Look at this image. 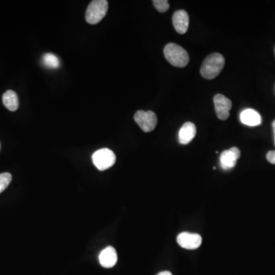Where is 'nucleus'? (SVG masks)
<instances>
[{
	"instance_id": "nucleus-1",
	"label": "nucleus",
	"mask_w": 275,
	"mask_h": 275,
	"mask_svg": "<svg viewBox=\"0 0 275 275\" xmlns=\"http://www.w3.org/2000/svg\"><path fill=\"white\" fill-rule=\"evenodd\" d=\"M225 58L219 53H212L205 58L201 67V75L206 80L219 76L225 65Z\"/></svg>"
},
{
	"instance_id": "nucleus-2",
	"label": "nucleus",
	"mask_w": 275,
	"mask_h": 275,
	"mask_svg": "<svg viewBox=\"0 0 275 275\" xmlns=\"http://www.w3.org/2000/svg\"><path fill=\"white\" fill-rule=\"evenodd\" d=\"M164 55L173 66L184 68L187 66L190 58L187 51L180 45L174 43H169L164 47Z\"/></svg>"
},
{
	"instance_id": "nucleus-3",
	"label": "nucleus",
	"mask_w": 275,
	"mask_h": 275,
	"mask_svg": "<svg viewBox=\"0 0 275 275\" xmlns=\"http://www.w3.org/2000/svg\"><path fill=\"white\" fill-rule=\"evenodd\" d=\"M109 8L106 0H94L90 2L86 12V20L90 25L101 22L106 16Z\"/></svg>"
},
{
	"instance_id": "nucleus-4",
	"label": "nucleus",
	"mask_w": 275,
	"mask_h": 275,
	"mask_svg": "<svg viewBox=\"0 0 275 275\" xmlns=\"http://www.w3.org/2000/svg\"><path fill=\"white\" fill-rule=\"evenodd\" d=\"M93 164L100 171H106L114 165L116 161V154L108 148L98 150L92 156Z\"/></svg>"
},
{
	"instance_id": "nucleus-5",
	"label": "nucleus",
	"mask_w": 275,
	"mask_h": 275,
	"mask_svg": "<svg viewBox=\"0 0 275 275\" xmlns=\"http://www.w3.org/2000/svg\"><path fill=\"white\" fill-rule=\"evenodd\" d=\"M134 120L145 133L153 131L158 123L157 115L152 111H137L135 113Z\"/></svg>"
},
{
	"instance_id": "nucleus-6",
	"label": "nucleus",
	"mask_w": 275,
	"mask_h": 275,
	"mask_svg": "<svg viewBox=\"0 0 275 275\" xmlns=\"http://www.w3.org/2000/svg\"><path fill=\"white\" fill-rule=\"evenodd\" d=\"M214 104L215 113L219 120H227L232 106V101L229 98L222 94H216L214 97Z\"/></svg>"
},
{
	"instance_id": "nucleus-7",
	"label": "nucleus",
	"mask_w": 275,
	"mask_h": 275,
	"mask_svg": "<svg viewBox=\"0 0 275 275\" xmlns=\"http://www.w3.org/2000/svg\"><path fill=\"white\" fill-rule=\"evenodd\" d=\"M177 242L181 247L186 249H196L201 246L202 238L198 233L182 232L177 237Z\"/></svg>"
},
{
	"instance_id": "nucleus-8",
	"label": "nucleus",
	"mask_w": 275,
	"mask_h": 275,
	"mask_svg": "<svg viewBox=\"0 0 275 275\" xmlns=\"http://www.w3.org/2000/svg\"><path fill=\"white\" fill-rule=\"evenodd\" d=\"M240 150L235 147L224 151L221 154L220 158H219L222 169L225 171L232 169L237 164V161L240 158Z\"/></svg>"
},
{
	"instance_id": "nucleus-9",
	"label": "nucleus",
	"mask_w": 275,
	"mask_h": 275,
	"mask_svg": "<svg viewBox=\"0 0 275 275\" xmlns=\"http://www.w3.org/2000/svg\"><path fill=\"white\" fill-rule=\"evenodd\" d=\"M173 25L177 32L185 34L189 27V16L188 12L184 10H178L173 15Z\"/></svg>"
},
{
	"instance_id": "nucleus-10",
	"label": "nucleus",
	"mask_w": 275,
	"mask_h": 275,
	"mask_svg": "<svg viewBox=\"0 0 275 275\" xmlns=\"http://www.w3.org/2000/svg\"><path fill=\"white\" fill-rule=\"evenodd\" d=\"M117 260V253H116V249L112 246L105 248L99 255L100 265L106 269L113 268L116 265Z\"/></svg>"
},
{
	"instance_id": "nucleus-11",
	"label": "nucleus",
	"mask_w": 275,
	"mask_h": 275,
	"mask_svg": "<svg viewBox=\"0 0 275 275\" xmlns=\"http://www.w3.org/2000/svg\"><path fill=\"white\" fill-rule=\"evenodd\" d=\"M196 133H197V129L194 123L191 122L184 123L178 133V141L180 144H189L195 137Z\"/></svg>"
},
{
	"instance_id": "nucleus-12",
	"label": "nucleus",
	"mask_w": 275,
	"mask_h": 275,
	"mask_svg": "<svg viewBox=\"0 0 275 275\" xmlns=\"http://www.w3.org/2000/svg\"><path fill=\"white\" fill-rule=\"evenodd\" d=\"M240 120L243 124L249 126H259L262 123V117L256 110L246 109L240 114Z\"/></svg>"
},
{
	"instance_id": "nucleus-13",
	"label": "nucleus",
	"mask_w": 275,
	"mask_h": 275,
	"mask_svg": "<svg viewBox=\"0 0 275 275\" xmlns=\"http://www.w3.org/2000/svg\"><path fill=\"white\" fill-rule=\"evenodd\" d=\"M2 102L4 106L12 112L16 111L19 106L18 95L13 90H8L4 93Z\"/></svg>"
},
{
	"instance_id": "nucleus-14",
	"label": "nucleus",
	"mask_w": 275,
	"mask_h": 275,
	"mask_svg": "<svg viewBox=\"0 0 275 275\" xmlns=\"http://www.w3.org/2000/svg\"><path fill=\"white\" fill-rule=\"evenodd\" d=\"M42 65L49 69H57L60 66V61L56 55L52 53H46L42 59Z\"/></svg>"
},
{
	"instance_id": "nucleus-15",
	"label": "nucleus",
	"mask_w": 275,
	"mask_h": 275,
	"mask_svg": "<svg viewBox=\"0 0 275 275\" xmlns=\"http://www.w3.org/2000/svg\"><path fill=\"white\" fill-rule=\"evenodd\" d=\"M12 174L9 173L0 174V194L3 192L12 181Z\"/></svg>"
},
{
	"instance_id": "nucleus-16",
	"label": "nucleus",
	"mask_w": 275,
	"mask_h": 275,
	"mask_svg": "<svg viewBox=\"0 0 275 275\" xmlns=\"http://www.w3.org/2000/svg\"><path fill=\"white\" fill-rule=\"evenodd\" d=\"M153 4L156 9L161 13L167 12L170 8L168 0H154Z\"/></svg>"
},
{
	"instance_id": "nucleus-17",
	"label": "nucleus",
	"mask_w": 275,
	"mask_h": 275,
	"mask_svg": "<svg viewBox=\"0 0 275 275\" xmlns=\"http://www.w3.org/2000/svg\"><path fill=\"white\" fill-rule=\"evenodd\" d=\"M268 161L271 164H275V151H271L268 152L267 156Z\"/></svg>"
},
{
	"instance_id": "nucleus-18",
	"label": "nucleus",
	"mask_w": 275,
	"mask_h": 275,
	"mask_svg": "<svg viewBox=\"0 0 275 275\" xmlns=\"http://www.w3.org/2000/svg\"><path fill=\"white\" fill-rule=\"evenodd\" d=\"M157 275H173L171 272H168V271H164V272H160Z\"/></svg>"
},
{
	"instance_id": "nucleus-19",
	"label": "nucleus",
	"mask_w": 275,
	"mask_h": 275,
	"mask_svg": "<svg viewBox=\"0 0 275 275\" xmlns=\"http://www.w3.org/2000/svg\"><path fill=\"white\" fill-rule=\"evenodd\" d=\"M272 128H273L274 141H275V120H274L273 123H272Z\"/></svg>"
},
{
	"instance_id": "nucleus-20",
	"label": "nucleus",
	"mask_w": 275,
	"mask_h": 275,
	"mask_svg": "<svg viewBox=\"0 0 275 275\" xmlns=\"http://www.w3.org/2000/svg\"><path fill=\"white\" fill-rule=\"evenodd\" d=\"M0 149H1V144H0Z\"/></svg>"
},
{
	"instance_id": "nucleus-21",
	"label": "nucleus",
	"mask_w": 275,
	"mask_h": 275,
	"mask_svg": "<svg viewBox=\"0 0 275 275\" xmlns=\"http://www.w3.org/2000/svg\"></svg>"
}]
</instances>
